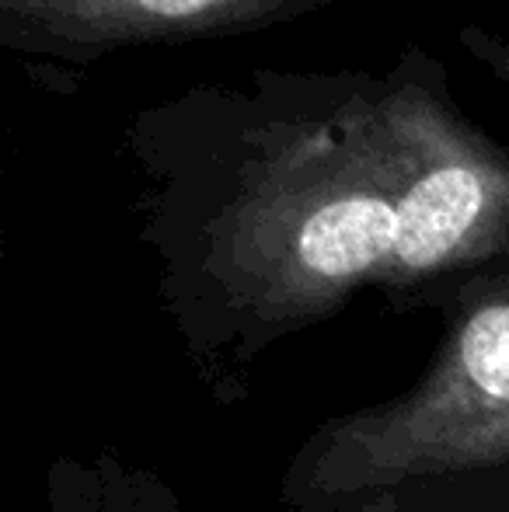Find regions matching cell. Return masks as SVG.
<instances>
[{"label": "cell", "mask_w": 509, "mask_h": 512, "mask_svg": "<svg viewBox=\"0 0 509 512\" xmlns=\"http://www.w3.org/2000/svg\"><path fill=\"white\" fill-rule=\"evenodd\" d=\"M408 129L398 81L335 122L283 133L206 230L203 279L252 342L335 314L381 286L401 237Z\"/></svg>", "instance_id": "obj_1"}, {"label": "cell", "mask_w": 509, "mask_h": 512, "mask_svg": "<svg viewBox=\"0 0 509 512\" xmlns=\"http://www.w3.org/2000/svg\"><path fill=\"white\" fill-rule=\"evenodd\" d=\"M499 464H509V272L468 279L426 377L321 425L279 499L300 512H349L408 481Z\"/></svg>", "instance_id": "obj_2"}, {"label": "cell", "mask_w": 509, "mask_h": 512, "mask_svg": "<svg viewBox=\"0 0 509 512\" xmlns=\"http://www.w3.org/2000/svg\"><path fill=\"white\" fill-rule=\"evenodd\" d=\"M398 91L408 129V178L401 237L384 290L422 286L509 251V154L419 77H401Z\"/></svg>", "instance_id": "obj_3"}, {"label": "cell", "mask_w": 509, "mask_h": 512, "mask_svg": "<svg viewBox=\"0 0 509 512\" xmlns=\"http://www.w3.org/2000/svg\"><path fill=\"white\" fill-rule=\"evenodd\" d=\"M307 0H0L7 46L98 56L147 42L241 32Z\"/></svg>", "instance_id": "obj_4"}, {"label": "cell", "mask_w": 509, "mask_h": 512, "mask_svg": "<svg viewBox=\"0 0 509 512\" xmlns=\"http://www.w3.org/2000/svg\"><path fill=\"white\" fill-rule=\"evenodd\" d=\"M46 512H182L171 488L112 453L91 460L60 457L49 471Z\"/></svg>", "instance_id": "obj_5"}, {"label": "cell", "mask_w": 509, "mask_h": 512, "mask_svg": "<svg viewBox=\"0 0 509 512\" xmlns=\"http://www.w3.org/2000/svg\"><path fill=\"white\" fill-rule=\"evenodd\" d=\"M475 42H478V46H482V49H478V53H482L485 60H489L492 67H496L499 74H503L506 81H509V46H499V42H485L482 35H478Z\"/></svg>", "instance_id": "obj_6"}, {"label": "cell", "mask_w": 509, "mask_h": 512, "mask_svg": "<svg viewBox=\"0 0 509 512\" xmlns=\"http://www.w3.org/2000/svg\"><path fill=\"white\" fill-rule=\"evenodd\" d=\"M349 512H394V506H391V495H381V499L367 502V506H360V509H349Z\"/></svg>", "instance_id": "obj_7"}]
</instances>
